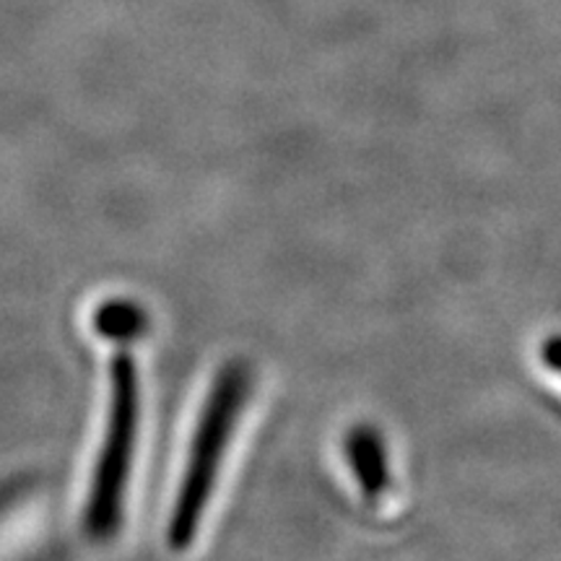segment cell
<instances>
[{
	"instance_id": "obj_4",
	"label": "cell",
	"mask_w": 561,
	"mask_h": 561,
	"mask_svg": "<svg viewBox=\"0 0 561 561\" xmlns=\"http://www.w3.org/2000/svg\"><path fill=\"white\" fill-rule=\"evenodd\" d=\"M94 325L100 335H107L110 341L117 343H128L133 339H138L146 328V314L140 312V307L133 305V301H107V305L100 307L96 312Z\"/></svg>"
},
{
	"instance_id": "obj_5",
	"label": "cell",
	"mask_w": 561,
	"mask_h": 561,
	"mask_svg": "<svg viewBox=\"0 0 561 561\" xmlns=\"http://www.w3.org/2000/svg\"><path fill=\"white\" fill-rule=\"evenodd\" d=\"M541 356H543L546 367H549L551 371H557V375L561 377V335H553V339L543 343Z\"/></svg>"
},
{
	"instance_id": "obj_1",
	"label": "cell",
	"mask_w": 561,
	"mask_h": 561,
	"mask_svg": "<svg viewBox=\"0 0 561 561\" xmlns=\"http://www.w3.org/2000/svg\"><path fill=\"white\" fill-rule=\"evenodd\" d=\"M252 375L244 362H227L210 385L206 403H203L198 424H195L191 450H187L185 473H182L178 496L167 528L170 549L182 551L193 543L201 528L203 515L214 496L216 481L229 450L237 424L250 398Z\"/></svg>"
},
{
	"instance_id": "obj_2",
	"label": "cell",
	"mask_w": 561,
	"mask_h": 561,
	"mask_svg": "<svg viewBox=\"0 0 561 561\" xmlns=\"http://www.w3.org/2000/svg\"><path fill=\"white\" fill-rule=\"evenodd\" d=\"M140 388L138 367L130 351L123 348L110 364V416L100 460L94 466L89 486V502L83 512V528L94 541H110L123 525L125 496L138 439Z\"/></svg>"
},
{
	"instance_id": "obj_3",
	"label": "cell",
	"mask_w": 561,
	"mask_h": 561,
	"mask_svg": "<svg viewBox=\"0 0 561 561\" xmlns=\"http://www.w3.org/2000/svg\"><path fill=\"white\" fill-rule=\"evenodd\" d=\"M343 450H346L351 473H354L364 496L369 502L380 500L390 486L388 453H385L380 432L371 430V426H356V430L348 432Z\"/></svg>"
}]
</instances>
